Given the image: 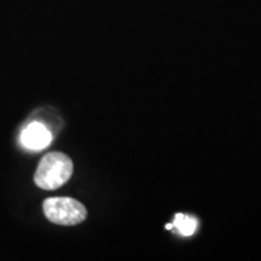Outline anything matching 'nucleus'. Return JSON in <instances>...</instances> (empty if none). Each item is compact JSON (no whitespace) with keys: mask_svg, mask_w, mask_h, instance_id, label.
<instances>
[{"mask_svg":"<svg viewBox=\"0 0 261 261\" xmlns=\"http://www.w3.org/2000/svg\"><path fill=\"white\" fill-rule=\"evenodd\" d=\"M73 174V162L62 152H50L39 163L34 181L42 190H56L69 180Z\"/></svg>","mask_w":261,"mask_h":261,"instance_id":"1","label":"nucleus"},{"mask_svg":"<svg viewBox=\"0 0 261 261\" xmlns=\"http://www.w3.org/2000/svg\"><path fill=\"white\" fill-rule=\"evenodd\" d=\"M45 217L51 223L73 226L86 219L87 211L83 203L70 197L47 198L42 204Z\"/></svg>","mask_w":261,"mask_h":261,"instance_id":"2","label":"nucleus"},{"mask_svg":"<svg viewBox=\"0 0 261 261\" xmlns=\"http://www.w3.org/2000/svg\"><path fill=\"white\" fill-rule=\"evenodd\" d=\"M52 136L46 127L40 122H32L21 135V143L27 149L41 150L50 145Z\"/></svg>","mask_w":261,"mask_h":261,"instance_id":"3","label":"nucleus"},{"mask_svg":"<svg viewBox=\"0 0 261 261\" xmlns=\"http://www.w3.org/2000/svg\"><path fill=\"white\" fill-rule=\"evenodd\" d=\"M174 226L178 228V231L182 236H191L195 232L197 223L192 218L185 217L182 214H177L174 219Z\"/></svg>","mask_w":261,"mask_h":261,"instance_id":"4","label":"nucleus"},{"mask_svg":"<svg viewBox=\"0 0 261 261\" xmlns=\"http://www.w3.org/2000/svg\"><path fill=\"white\" fill-rule=\"evenodd\" d=\"M166 228H167V230H171L172 225H166Z\"/></svg>","mask_w":261,"mask_h":261,"instance_id":"5","label":"nucleus"}]
</instances>
